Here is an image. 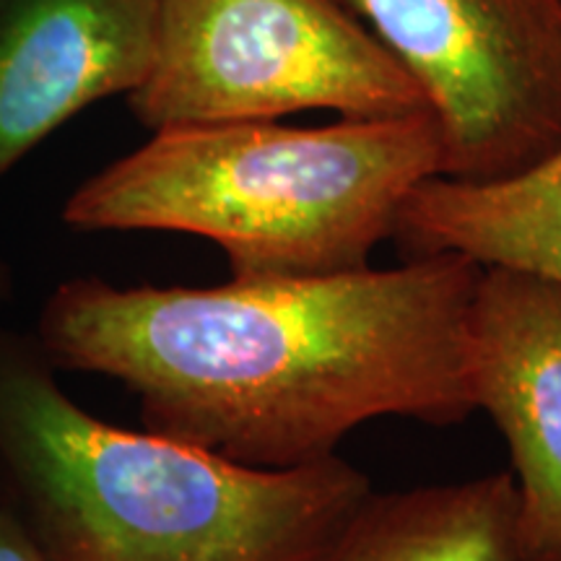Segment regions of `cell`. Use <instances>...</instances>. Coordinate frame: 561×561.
I'll return each instance as SVG.
<instances>
[{
    "instance_id": "obj_8",
    "label": "cell",
    "mask_w": 561,
    "mask_h": 561,
    "mask_svg": "<svg viewBox=\"0 0 561 561\" xmlns=\"http://www.w3.org/2000/svg\"><path fill=\"white\" fill-rule=\"evenodd\" d=\"M392 242L403 257L458 255L561 284V149L496 180H424L403 203Z\"/></svg>"
},
{
    "instance_id": "obj_5",
    "label": "cell",
    "mask_w": 561,
    "mask_h": 561,
    "mask_svg": "<svg viewBox=\"0 0 561 561\" xmlns=\"http://www.w3.org/2000/svg\"><path fill=\"white\" fill-rule=\"evenodd\" d=\"M419 83L442 178H510L561 149V0H341Z\"/></svg>"
},
{
    "instance_id": "obj_7",
    "label": "cell",
    "mask_w": 561,
    "mask_h": 561,
    "mask_svg": "<svg viewBox=\"0 0 561 561\" xmlns=\"http://www.w3.org/2000/svg\"><path fill=\"white\" fill-rule=\"evenodd\" d=\"M157 0H0V180L70 117L144 81Z\"/></svg>"
},
{
    "instance_id": "obj_3",
    "label": "cell",
    "mask_w": 561,
    "mask_h": 561,
    "mask_svg": "<svg viewBox=\"0 0 561 561\" xmlns=\"http://www.w3.org/2000/svg\"><path fill=\"white\" fill-rule=\"evenodd\" d=\"M439 170L432 112L320 128L174 125L83 182L62 221L203 237L231 278L328 276L371 265L403 203Z\"/></svg>"
},
{
    "instance_id": "obj_10",
    "label": "cell",
    "mask_w": 561,
    "mask_h": 561,
    "mask_svg": "<svg viewBox=\"0 0 561 561\" xmlns=\"http://www.w3.org/2000/svg\"><path fill=\"white\" fill-rule=\"evenodd\" d=\"M0 561H47L3 500H0Z\"/></svg>"
},
{
    "instance_id": "obj_1",
    "label": "cell",
    "mask_w": 561,
    "mask_h": 561,
    "mask_svg": "<svg viewBox=\"0 0 561 561\" xmlns=\"http://www.w3.org/2000/svg\"><path fill=\"white\" fill-rule=\"evenodd\" d=\"M479 271L424 255L208 289L79 276L45 301L37 341L58 371H94L136 392L144 430L242 466L294 468L339 455L369 421L473 416Z\"/></svg>"
},
{
    "instance_id": "obj_11",
    "label": "cell",
    "mask_w": 561,
    "mask_h": 561,
    "mask_svg": "<svg viewBox=\"0 0 561 561\" xmlns=\"http://www.w3.org/2000/svg\"><path fill=\"white\" fill-rule=\"evenodd\" d=\"M13 297V273L9 268V263L0 257V307H5Z\"/></svg>"
},
{
    "instance_id": "obj_9",
    "label": "cell",
    "mask_w": 561,
    "mask_h": 561,
    "mask_svg": "<svg viewBox=\"0 0 561 561\" xmlns=\"http://www.w3.org/2000/svg\"><path fill=\"white\" fill-rule=\"evenodd\" d=\"M307 561H523L512 473L371 489Z\"/></svg>"
},
{
    "instance_id": "obj_12",
    "label": "cell",
    "mask_w": 561,
    "mask_h": 561,
    "mask_svg": "<svg viewBox=\"0 0 561 561\" xmlns=\"http://www.w3.org/2000/svg\"><path fill=\"white\" fill-rule=\"evenodd\" d=\"M0 500H3V496H0Z\"/></svg>"
},
{
    "instance_id": "obj_6",
    "label": "cell",
    "mask_w": 561,
    "mask_h": 561,
    "mask_svg": "<svg viewBox=\"0 0 561 561\" xmlns=\"http://www.w3.org/2000/svg\"><path fill=\"white\" fill-rule=\"evenodd\" d=\"M476 411L507 442L523 561L561 559V284L481 268L468 322Z\"/></svg>"
},
{
    "instance_id": "obj_2",
    "label": "cell",
    "mask_w": 561,
    "mask_h": 561,
    "mask_svg": "<svg viewBox=\"0 0 561 561\" xmlns=\"http://www.w3.org/2000/svg\"><path fill=\"white\" fill-rule=\"evenodd\" d=\"M369 494L341 455L255 468L96 419L0 325V496L47 561H307Z\"/></svg>"
},
{
    "instance_id": "obj_4",
    "label": "cell",
    "mask_w": 561,
    "mask_h": 561,
    "mask_svg": "<svg viewBox=\"0 0 561 561\" xmlns=\"http://www.w3.org/2000/svg\"><path fill=\"white\" fill-rule=\"evenodd\" d=\"M149 130L430 112L419 83L341 0H157L144 81L128 94Z\"/></svg>"
},
{
    "instance_id": "obj_13",
    "label": "cell",
    "mask_w": 561,
    "mask_h": 561,
    "mask_svg": "<svg viewBox=\"0 0 561 561\" xmlns=\"http://www.w3.org/2000/svg\"><path fill=\"white\" fill-rule=\"evenodd\" d=\"M557 561H561V559H557Z\"/></svg>"
}]
</instances>
